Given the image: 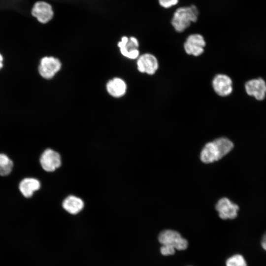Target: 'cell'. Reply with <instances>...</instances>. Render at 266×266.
I'll return each mask as SVG.
<instances>
[{
    "instance_id": "9a60e30c",
    "label": "cell",
    "mask_w": 266,
    "mask_h": 266,
    "mask_svg": "<svg viewBox=\"0 0 266 266\" xmlns=\"http://www.w3.org/2000/svg\"><path fill=\"white\" fill-rule=\"evenodd\" d=\"M62 205L64 209L69 213L76 214L82 210L84 204L80 198L69 196L64 200Z\"/></svg>"
},
{
    "instance_id": "277c9868",
    "label": "cell",
    "mask_w": 266,
    "mask_h": 266,
    "mask_svg": "<svg viewBox=\"0 0 266 266\" xmlns=\"http://www.w3.org/2000/svg\"><path fill=\"white\" fill-rule=\"evenodd\" d=\"M32 15L41 24L49 22L53 18L54 12L52 5L45 1L35 2L32 9Z\"/></svg>"
},
{
    "instance_id": "e0dca14e",
    "label": "cell",
    "mask_w": 266,
    "mask_h": 266,
    "mask_svg": "<svg viewBox=\"0 0 266 266\" xmlns=\"http://www.w3.org/2000/svg\"><path fill=\"white\" fill-rule=\"evenodd\" d=\"M226 266H247L244 257L240 254H235L226 261Z\"/></svg>"
},
{
    "instance_id": "d6986e66",
    "label": "cell",
    "mask_w": 266,
    "mask_h": 266,
    "mask_svg": "<svg viewBox=\"0 0 266 266\" xmlns=\"http://www.w3.org/2000/svg\"><path fill=\"white\" fill-rule=\"evenodd\" d=\"M159 3L162 7L168 8L176 5L178 0H158Z\"/></svg>"
},
{
    "instance_id": "9c48e42d",
    "label": "cell",
    "mask_w": 266,
    "mask_h": 266,
    "mask_svg": "<svg viewBox=\"0 0 266 266\" xmlns=\"http://www.w3.org/2000/svg\"><path fill=\"white\" fill-rule=\"evenodd\" d=\"M40 163L44 170L48 172L53 171L61 165V156L57 152L51 149H47L42 154Z\"/></svg>"
},
{
    "instance_id": "30bf717a",
    "label": "cell",
    "mask_w": 266,
    "mask_h": 266,
    "mask_svg": "<svg viewBox=\"0 0 266 266\" xmlns=\"http://www.w3.org/2000/svg\"><path fill=\"white\" fill-rule=\"evenodd\" d=\"M137 69L141 73L154 74L158 68L157 58L152 54L145 53L139 56L137 62Z\"/></svg>"
},
{
    "instance_id": "2e32d148",
    "label": "cell",
    "mask_w": 266,
    "mask_h": 266,
    "mask_svg": "<svg viewBox=\"0 0 266 266\" xmlns=\"http://www.w3.org/2000/svg\"><path fill=\"white\" fill-rule=\"evenodd\" d=\"M13 163L5 154L0 153V175L6 176L11 171Z\"/></svg>"
},
{
    "instance_id": "5bb4252c",
    "label": "cell",
    "mask_w": 266,
    "mask_h": 266,
    "mask_svg": "<svg viewBox=\"0 0 266 266\" xmlns=\"http://www.w3.org/2000/svg\"><path fill=\"white\" fill-rule=\"evenodd\" d=\"M40 183L36 179L26 178L19 183V189L22 195L26 198H30L33 193L39 189Z\"/></svg>"
},
{
    "instance_id": "ffe728a7",
    "label": "cell",
    "mask_w": 266,
    "mask_h": 266,
    "mask_svg": "<svg viewBox=\"0 0 266 266\" xmlns=\"http://www.w3.org/2000/svg\"><path fill=\"white\" fill-rule=\"evenodd\" d=\"M261 243L262 248L266 251V233L263 236Z\"/></svg>"
},
{
    "instance_id": "8992f818",
    "label": "cell",
    "mask_w": 266,
    "mask_h": 266,
    "mask_svg": "<svg viewBox=\"0 0 266 266\" xmlns=\"http://www.w3.org/2000/svg\"><path fill=\"white\" fill-rule=\"evenodd\" d=\"M215 208L221 219H233L237 216L239 206L228 198H222L217 201Z\"/></svg>"
},
{
    "instance_id": "4fadbf2b",
    "label": "cell",
    "mask_w": 266,
    "mask_h": 266,
    "mask_svg": "<svg viewBox=\"0 0 266 266\" xmlns=\"http://www.w3.org/2000/svg\"><path fill=\"white\" fill-rule=\"evenodd\" d=\"M106 89L111 96L120 98L126 93L127 85L123 79L116 77L110 80L107 82Z\"/></svg>"
},
{
    "instance_id": "7a4b0ae2",
    "label": "cell",
    "mask_w": 266,
    "mask_h": 266,
    "mask_svg": "<svg viewBox=\"0 0 266 266\" xmlns=\"http://www.w3.org/2000/svg\"><path fill=\"white\" fill-rule=\"evenodd\" d=\"M198 16L199 11L195 5L179 7L173 14L171 24L176 32L181 33L188 28L192 22H196Z\"/></svg>"
},
{
    "instance_id": "7c38bea8",
    "label": "cell",
    "mask_w": 266,
    "mask_h": 266,
    "mask_svg": "<svg viewBox=\"0 0 266 266\" xmlns=\"http://www.w3.org/2000/svg\"><path fill=\"white\" fill-rule=\"evenodd\" d=\"M245 88L248 95L253 96L259 100H264L266 95V83L261 78L248 81Z\"/></svg>"
},
{
    "instance_id": "44dd1931",
    "label": "cell",
    "mask_w": 266,
    "mask_h": 266,
    "mask_svg": "<svg viewBox=\"0 0 266 266\" xmlns=\"http://www.w3.org/2000/svg\"><path fill=\"white\" fill-rule=\"evenodd\" d=\"M3 66V57L1 54L0 53V69Z\"/></svg>"
},
{
    "instance_id": "3957f363",
    "label": "cell",
    "mask_w": 266,
    "mask_h": 266,
    "mask_svg": "<svg viewBox=\"0 0 266 266\" xmlns=\"http://www.w3.org/2000/svg\"><path fill=\"white\" fill-rule=\"evenodd\" d=\"M158 240L162 245H169L175 249L183 250L188 246L187 240L183 238L177 231L166 230L162 231L159 235Z\"/></svg>"
},
{
    "instance_id": "8fae6325",
    "label": "cell",
    "mask_w": 266,
    "mask_h": 266,
    "mask_svg": "<svg viewBox=\"0 0 266 266\" xmlns=\"http://www.w3.org/2000/svg\"><path fill=\"white\" fill-rule=\"evenodd\" d=\"M231 79L225 74L216 75L212 80V87L215 93L221 97L229 95L233 91Z\"/></svg>"
},
{
    "instance_id": "5b68a950",
    "label": "cell",
    "mask_w": 266,
    "mask_h": 266,
    "mask_svg": "<svg viewBox=\"0 0 266 266\" xmlns=\"http://www.w3.org/2000/svg\"><path fill=\"white\" fill-rule=\"evenodd\" d=\"M61 66V63L57 58L45 57L40 61L38 71L42 77L49 79L53 78L60 70Z\"/></svg>"
},
{
    "instance_id": "ac0fdd59",
    "label": "cell",
    "mask_w": 266,
    "mask_h": 266,
    "mask_svg": "<svg viewBox=\"0 0 266 266\" xmlns=\"http://www.w3.org/2000/svg\"><path fill=\"white\" fill-rule=\"evenodd\" d=\"M160 252L164 256L171 255L175 252V248L169 245H162L160 248Z\"/></svg>"
},
{
    "instance_id": "6da1fadb",
    "label": "cell",
    "mask_w": 266,
    "mask_h": 266,
    "mask_svg": "<svg viewBox=\"0 0 266 266\" xmlns=\"http://www.w3.org/2000/svg\"><path fill=\"white\" fill-rule=\"evenodd\" d=\"M233 142L227 137H221L206 143L200 153L201 161L206 164L219 160L233 149Z\"/></svg>"
},
{
    "instance_id": "ba28073f",
    "label": "cell",
    "mask_w": 266,
    "mask_h": 266,
    "mask_svg": "<svg viewBox=\"0 0 266 266\" xmlns=\"http://www.w3.org/2000/svg\"><path fill=\"white\" fill-rule=\"evenodd\" d=\"M205 41L200 34L195 33L190 35L186 39L184 48L186 53L194 56H199L204 51Z\"/></svg>"
},
{
    "instance_id": "52a82bcc",
    "label": "cell",
    "mask_w": 266,
    "mask_h": 266,
    "mask_svg": "<svg viewBox=\"0 0 266 266\" xmlns=\"http://www.w3.org/2000/svg\"><path fill=\"white\" fill-rule=\"evenodd\" d=\"M118 46L121 53L124 57L133 60L138 58L139 55L138 49L139 43L135 37L123 36L121 41L118 43Z\"/></svg>"
}]
</instances>
